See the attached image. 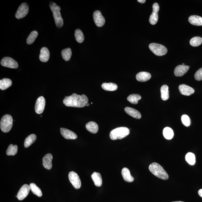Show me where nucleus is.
Instances as JSON below:
<instances>
[{
	"label": "nucleus",
	"mask_w": 202,
	"mask_h": 202,
	"mask_svg": "<svg viewBox=\"0 0 202 202\" xmlns=\"http://www.w3.org/2000/svg\"><path fill=\"white\" fill-rule=\"evenodd\" d=\"M29 7L27 4L23 3L19 7L16 14V17L18 19L23 18L27 15L29 12Z\"/></svg>",
	"instance_id": "6e6552de"
},
{
	"label": "nucleus",
	"mask_w": 202,
	"mask_h": 202,
	"mask_svg": "<svg viewBox=\"0 0 202 202\" xmlns=\"http://www.w3.org/2000/svg\"><path fill=\"white\" fill-rule=\"evenodd\" d=\"M91 178L95 186L97 187H100L102 186V180L100 173L96 172H94L91 175Z\"/></svg>",
	"instance_id": "412c9836"
},
{
	"label": "nucleus",
	"mask_w": 202,
	"mask_h": 202,
	"mask_svg": "<svg viewBox=\"0 0 202 202\" xmlns=\"http://www.w3.org/2000/svg\"><path fill=\"white\" fill-rule=\"evenodd\" d=\"M46 105V100L43 96L37 99L35 106V111L37 114L42 113L44 112Z\"/></svg>",
	"instance_id": "9d476101"
},
{
	"label": "nucleus",
	"mask_w": 202,
	"mask_h": 202,
	"mask_svg": "<svg viewBox=\"0 0 202 202\" xmlns=\"http://www.w3.org/2000/svg\"><path fill=\"white\" fill-rule=\"evenodd\" d=\"M50 57L49 50L46 47L41 48L40 54L39 55V59L43 62H46L48 61Z\"/></svg>",
	"instance_id": "f3484780"
},
{
	"label": "nucleus",
	"mask_w": 202,
	"mask_h": 202,
	"mask_svg": "<svg viewBox=\"0 0 202 202\" xmlns=\"http://www.w3.org/2000/svg\"><path fill=\"white\" fill-rule=\"evenodd\" d=\"M13 125V118L9 114H6L2 117L0 123L1 130L4 132H9L12 128Z\"/></svg>",
	"instance_id": "39448f33"
},
{
	"label": "nucleus",
	"mask_w": 202,
	"mask_h": 202,
	"mask_svg": "<svg viewBox=\"0 0 202 202\" xmlns=\"http://www.w3.org/2000/svg\"><path fill=\"white\" fill-rule=\"evenodd\" d=\"M93 18L95 23L97 27H102L105 22V20L100 11H95L93 14Z\"/></svg>",
	"instance_id": "9b49d317"
},
{
	"label": "nucleus",
	"mask_w": 202,
	"mask_h": 202,
	"mask_svg": "<svg viewBox=\"0 0 202 202\" xmlns=\"http://www.w3.org/2000/svg\"><path fill=\"white\" fill-rule=\"evenodd\" d=\"M121 174L123 179L127 182H132L134 180V178L131 176L130 170L128 168H123L122 170Z\"/></svg>",
	"instance_id": "aec40b11"
},
{
	"label": "nucleus",
	"mask_w": 202,
	"mask_h": 202,
	"mask_svg": "<svg viewBox=\"0 0 202 202\" xmlns=\"http://www.w3.org/2000/svg\"><path fill=\"white\" fill-rule=\"evenodd\" d=\"M202 43V38L200 37H195L190 39V44L193 46H198Z\"/></svg>",
	"instance_id": "c9c22d12"
},
{
	"label": "nucleus",
	"mask_w": 202,
	"mask_h": 202,
	"mask_svg": "<svg viewBox=\"0 0 202 202\" xmlns=\"http://www.w3.org/2000/svg\"><path fill=\"white\" fill-rule=\"evenodd\" d=\"M68 177L69 181L75 188L79 189L80 188L81 181L77 174L74 171H71L69 173Z\"/></svg>",
	"instance_id": "0eeeda50"
},
{
	"label": "nucleus",
	"mask_w": 202,
	"mask_h": 202,
	"mask_svg": "<svg viewBox=\"0 0 202 202\" xmlns=\"http://www.w3.org/2000/svg\"><path fill=\"white\" fill-rule=\"evenodd\" d=\"M194 76L195 79L198 81L202 80V67L196 71Z\"/></svg>",
	"instance_id": "58836bf2"
},
{
	"label": "nucleus",
	"mask_w": 202,
	"mask_h": 202,
	"mask_svg": "<svg viewBox=\"0 0 202 202\" xmlns=\"http://www.w3.org/2000/svg\"><path fill=\"white\" fill-rule=\"evenodd\" d=\"M185 160L190 165H194L195 163V156L193 153L188 152L185 156Z\"/></svg>",
	"instance_id": "473e14b6"
},
{
	"label": "nucleus",
	"mask_w": 202,
	"mask_h": 202,
	"mask_svg": "<svg viewBox=\"0 0 202 202\" xmlns=\"http://www.w3.org/2000/svg\"><path fill=\"white\" fill-rule=\"evenodd\" d=\"M36 139V136L35 134H31L26 138L24 142V146L25 148H27L32 145Z\"/></svg>",
	"instance_id": "a878e982"
},
{
	"label": "nucleus",
	"mask_w": 202,
	"mask_h": 202,
	"mask_svg": "<svg viewBox=\"0 0 202 202\" xmlns=\"http://www.w3.org/2000/svg\"><path fill=\"white\" fill-rule=\"evenodd\" d=\"M189 22L192 25L196 26H202V17L199 16H191L188 19Z\"/></svg>",
	"instance_id": "5701e85b"
},
{
	"label": "nucleus",
	"mask_w": 202,
	"mask_h": 202,
	"mask_svg": "<svg viewBox=\"0 0 202 202\" xmlns=\"http://www.w3.org/2000/svg\"><path fill=\"white\" fill-rule=\"evenodd\" d=\"M179 89L181 94L186 96H189L192 95L195 92V90L190 86L181 84L179 87Z\"/></svg>",
	"instance_id": "4468645a"
},
{
	"label": "nucleus",
	"mask_w": 202,
	"mask_h": 202,
	"mask_svg": "<svg viewBox=\"0 0 202 202\" xmlns=\"http://www.w3.org/2000/svg\"><path fill=\"white\" fill-rule=\"evenodd\" d=\"M181 120L183 125L186 127H189L190 124V120L188 115H183L181 117Z\"/></svg>",
	"instance_id": "4c0bfd02"
},
{
	"label": "nucleus",
	"mask_w": 202,
	"mask_h": 202,
	"mask_svg": "<svg viewBox=\"0 0 202 202\" xmlns=\"http://www.w3.org/2000/svg\"><path fill=\"white\" fill-rule=\"evenodd\" d=\"M137 1L141 3H145L146 2L145 0H138Z\"/></svg>",
	"instance_id": "79ce46f5"
},
{
	"label": "nucleus",
	"mask_w": 202,
	"mask_h": 202,
	"mask_svg": "<svg viewBox=\"0 0 202 202\" xmlns=\"http://www.w3.org/2000/svg\"><path fill=\"white\" fill-rule=\"evenodd\" d=\"M12 82L9 79L4 78L0 80V89L2 90L6 89L12 85Z\"/></svg>",
	"instance_id": "b1692460"
},
{
	"label": "nucleus",
	"mask_w": 202,
	"mask_h": 202,
	"mask_svg": "<svg viewBox=\"0 0 202 202\" xmlns=\"http://www.w3.org/2000/svg\"><path fill=\"white\" fill-rule=\"evenodd\" d=\"M76 40L78 43H81L84 40V36L83 33L80 29H76L75 33Z\"/></svg>",
	"instance_id": "72a5a7b5"
},
{
	"label": "nucleus",
	"mask_w": 202,
	"mask_h": 202,
	"mask_svg": "<svg viewBox=\"0 0 202 202\" xmlns=\"http://www.w3.org/2000/svg\"><path fill=\"white\" fill-rule=\"evenodd\" d=\"M85 127L88 131L93 134L96 133L99 130L98 125L94 122L90 121L87 123Z\"/></svg>",
	"instance_id": "4be33fe9"
},
{
	"label": "nucleus",
	"mask_w": 202,
	"mask_h": 202,
	"mask_svg": "<svg viewBox=\"0 0 202 202\" xmlns=\"http://www.w3.org/2000/svg\"><path fill=\"white\" fill-rule=\"evenodd\" d=\"M52 155L50 153H48L43 158V165L44 167L47 170H50L52 167Z\"/></svg>",
	"instance_id": "dca6fc26"
},
{
	"label": "nucleus",
	"mask_w": 202,
	"mask_h": 202,
	"mask_svg": "<svg viewBox=\"0 0 202 202\" xmlns=\"http://www.w3.org/2000/svg\"><path fill=\"white\" fill-rule=\"evenodd\" d=\"M102 87L104 90L108 91H114L117 90L118 89L117 84L113 83H103Z\"/></svg>",
	"instance_id": "bb28decb"
},
{
	"label": "nucleus",
	"mask_w": 202,
	"mask_h": 202,
	"mask_svg": "<svg viewBox=\"0 0 202 202\" xmlns=\"http://www.w3.org/2000/svg\"><path fill=\"white\" fill-rule=\"evenodd\" d=\"M198 194L202 198V189H201L198 191Z\"/></svg>",
	"instance_id": "a19ab883"
},
{
	"label": "nucleus",
	"mask_w": 202,
	"mask_h": 202,
	"mask_svg": "<svg viewBox=\"0 0 202 202\" xmlns=\"http://www.w3.org/2000/svg\"><path fill=\"white\" fill-rule=\"evenodd\" d=\"M125 111L128 115L137 119L141 118L142 115L139 112L134 108H130L126 107L125 108Z\"/></svg>",
	"instance_id": "a211bd4d"
},
{
	"label": "nucleus",
	"mask_w": 202,
	"mask_h": 202,
	"mask_svg": "<svg viewBox=\"0 0 202 202\" xmlns=\"http://www.w3.org/2000/svg\"><path fill=\"white\" fill-rule=\"evenodd\" d=\"M30 189L33 194L38 197H41L42 195V191L41 189L34 183H31L30 184Z\"/></svg>",
	"instance_id": "c85d7f7f"
},
{
	"label": "nucleus",
	"mask_w": 202,
	"mask_h": 202,
	"mask_svg": "<svg viewBox=\"0 0 202 202\" xmlns=\"http://www.w3.org/2000/svg\"><path fill=\"white\" fill-rule=\"evenodd\" d=\"M142 98V97L139 94H131L127 97V100L130 102L132 104H137L138 101Z\"/></svg>",
	"instance_id": "7c9ffc66"
},
{
	"label": "nucleus",
	"mask_w": 202,
	"mask_h": 202,
	"mask_svg": "<svg viewBox=\"0 0 202 202\" xmlns=\"http://www.w3.org/2000/svg\"><path fill=\"white\" fill-rule=\"evenodd\" d=\"M160 9V7L158 4L157 3H155L153 4V11H155L156 12H158Z\"/></svg>",
	"instance_id": "ea45409f"
},
{
	"label": "nucleus",
	"mask_w": 202,
	"mask_h": 202,
	"mask_svg": "<svg viewBox=\"0 0 202 202\" xmlns=\"http://www.w3.org/2000/svg\"><path fill=\"white\" fill-rule=\"evenodd\" d=\"M163 134L164 137L167 140H171L174 136V132L173 130L169 127H166L163 131Z\"/></svg>",
	"instance_id": "cd10ccee"
},
{
	"label": "nucleus",
	"mask_w": 202,
	"mask_h": 202,
	"mask_svg": "<svg viewBox=\"0 0 202 202\" xmlns=\"http://www.w3.org/2000/svg\"><path fill=\"white\" fill-rule=\"evenodd\" d=\"M72 54V50L70 48L65 49L61 52L62 57L65 61H68L70 59Z\"/></svg>",
	"instance_id": "2f4dec72"
},
{
	"label": "nucleus",
	"mask_w": 202,
	"mask_h": 202,
	"mask_svg": "<svg viewBox=\"0 0 202 202\" xmlns=\"http://www.w3.org/2000/svg\"><path fill=\"white\" fill-rule=\"evenodd\" d=\"M161 97L163 100H167L169 98V91L167 85H162L161 88Z\"/></svg>",
	"instance_id": "393cba45"
},
{
	"label": "nucleus",
	"mask_w": 202,
	"mask_h": 202,
	"mask_svg": "<svg viewBox=\"0 0 202 202\" xmlns=\"http://www.w3.org/2000/svg\"><path fill=\"white\" fill-rule=\"evenodd\" d=\"M18 147L16 145L11 144L9 145L6 151L7 155L8 156H14L17 152Z\"/></svg>",
	"instance_id": "c756f323"
},
{
	"label": "nucleus",
	"mask_w": 202,
	"mask_h": 202,
	"mask_svg": "<svg viewBox=\"0 0 202 202\" xmlns=\"http://www.w3.org/2000/svg\"><path fill=\"white\" fill-rule=\"evenodd\" d=\"M184 202L181 201H175V202Z\"/></svg>",
	"instance_id": "c03bdc74"
},
{
	"label": "nucleus",
	"mask_w": 202,
	"mask_h": 202,
	"mask_svg": "<svg viewBox=\"0 0 202 202\" xmlns=\"http://www.w3.org/2000/svg\"><path fill=\"white\" fill-rule=\"evenodd\" d=\"M182 65H185L184 63H183Z\"/></svg>",
	"instance_id": "a18cd8bd"
},
{
	"label": "nucleus",
	"mask_w": 202,
	"mask_h": 202,
	"mask_svg": "<svg viewBox=\"0 0 202 202\" xmlns=\"http://www.w3.org/2000/svg\"><path fill=\"white\" fill-rule=\"evenodd\" d=\"M190 67L188 65H179L176 67L174 74L177 77L182 76L188 72Z\"/></svg>",
	"instance_id": "2eb2a0df"
},
{
	"label": "nucleus",
	"mask_w": 202,
	"mask_h": 202,
	"mask_svg": "<svg viewBox=\"0 0 202 202\" xmlns=\"http://www.w3.org/2000/svg\"><path fill=\"white\" fill-rule=\"evenodd\" d=\"M149 48L153 54L158 56L165 55L168 51L165 46L156 43H151L149 45Z\"/></svg>",
	"instance_id": "423d86ee"
},
{
	"label": "nucleus",
	"mask_w": 202,
	"mask_h": 202,
	"mask_svg": "<svg viewBox=\"0 0 202 202\" xmlns=\"http://www.w3.org/2000/svg\"><path fill=\"white\" fill-rule=\"evenodd\" d=\"M130 133V130L126 127H120L113 129L110 133V137L112 140L122 139Z\"/></svg>",
	"instance_id": "20e7f679"
},
{
	"label": "nucleus",
	"mask_w": 202,
	"mask_h": 202,
	"mask_svg": "<svg viewBox=\"0 0 202 202\" xmlns=\"http://www.w3.org/2000/svg\"><path fill=\"white\" fill-rule=\"evenodd\" d=\"M49 5L53 14L56 26L59 28L62 27L63 25V20L60 12V11L61 10L60 7L52 2H50Z\"/></svg>",
	"instance_id": "7ed1b4c3"
},
{
	"label": "nucleus",
	"mask_w": 202,
	"mask_h": 202,
	"mask_svg": "<svg viewBox=\"0 0 202 202\" xmlns=\"http://www.w3.org/2000/svg\"><path fill=\"white\" fill-rule=\"evenodd\" d=\"M2 66L12 69L17 68L18 65L17 62L14 59L9 57H4L1 61Z\"/></svg>",
	"instance_id": "1a4fd4ad"
},
{
	"label": "nucleus",
	"mask_w": 202,
	"mask_h": 202,
	"mask_svg": "<svg viewBox=\"0 0 202 202\" xmlns=\"http://www.w3.org/2000/svg\"><path fill=\"white\" fill-rule=\"evenodd\" d=\"M31 189L29 185L25 184L22 185L17 195V198L19 200H22L27 197Z\"/></svg>",
	"instance_id": "f8f14e48"
},
{
	"label": "nucleus",
	"mask_w": 202,
	"mask_h": 202,
	"mask_svg": "<svg viewBox=\"0 0 202 202\" xmlns=\"http://www.w3.org/2000/svg\"><path fill=\"white\" fill-rule=\"evenodd\" d=\"M89 103H87L85 104L86 106H89Z\"/></svg>",
	"instance_id": "37998d69"
},
{
	"label": "nucleus",
	"mask_w": 202,
	"mask_h": 202,
	"mask_svg": "<svg viewBox=\"0 0 202 202\" xmlns=\"http://www.w3.org/2000/svg\"><path fill=\"white\" fill-rule=\"evenodd\" d=\"M158 12L153 11L149 19V22L152 25H155L158 21Z\"/></svg>",
	"instance_id": "e433bc0d"
},
{
	"label": "nucleus",
	"mask_w": 202,
	"mask_h": 202,
	"mask_svg": "<svg viewBox=\"0 0 202 202\" xmlns=\"http://www.w3.org/2000/svg\"><path fill=\"white\" fill-rule=\"evenodd\" d=\"M89 102V99L86 95H78L74 93L69 96H65L63 101V103L67 107L83 108Z\"/></svg>",
	"instance_id": "f257e3e1"
},
{
	"label": "nucleus",
	"mask_w": 202,
	"mask_h": 202,
	"mask_svg": "<svg viewBox=\"0 0 202 202\" xmlns=\"http://www.w3.org/2000/svg\"><path fill=\"white\" fill-rule=\"evenodd\" d=\"M38 36V33L36 31H33L30 34L27 39V43L28 44L31 45L34 42Z\"/></svg>",
	"instance_id": "f704fd0d"
},
{
	"label": "nucleus",
	"mask_w": 202,
	"mask_h": 202,
	"mask_svg": "<svg viewBox=\"0 0 202 202\" xmlns=\"http://www.w3.org/2000/svg\"><path fill=\"white\" fill-rule=\"evenodd\" d=\"M151 77V74L148 72H146L138 73L136 76V79L138 81L141 82L147 81L150 79Z\"/></svg>",
	"instance_id": "6ab92c4d"
},
{
	"label": "nucleus",
	"mask_w": 202,
	"mask_h": 202,
	"mask_svg": "<svg viewBox=\"0 0 202 202\" xmlns=\"http://www.w3.org/2000/svg\"><path fill=\"white\" fill-rule=\"evenodd\" d=\"M149 169L155 176L160 179L166 180L168 179V175L162 166L156 162H153L149 166Z\"/></svg>",
	"instance_id": "f03ea898"
},
{
	"label": "nucleus",
	"mask_w": 202,
	"mask_h": 202,
	"mask_svg": "<svg viewBox=\"0 0 202 202\" xmlns=\"http://www.w3.org/2000/svg\"><path fill=\"white\" fill-rule=\"evenodd\" d=\"M61 134L64 137L67 139L74 140L77 138V136L74 132L68 129L61 128Z\"/></svg>",
	"instance_id": "ddd939ff"
}]
</instances>
